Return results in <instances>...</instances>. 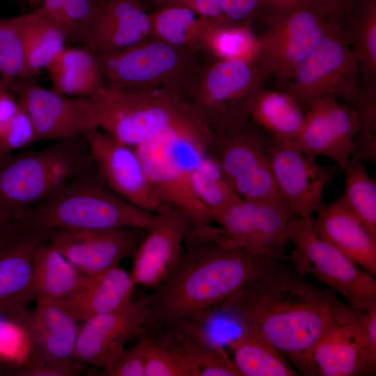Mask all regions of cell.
I'll return each mask as SVG.
<instances>
[{
    "mask_svg": "<svg viewBox=\"0 0 376 376\" xmlns=\"http://www.w3.org/2000/svg\"><path fill=\"white\" fill-rule=\"evenodd\" d=\"M91 98L98 128L134 148L169 130L207 126L184 95L169 89L123 91L104 86Z\"/></svg>",
    "mask_w": 376,
    "mask_h": 376,
    "instance_id": "52a82bcc",
    "label": "cell"
},
{
    "mask_svg": "<svg viewBox=\"0 0 376 376\" xmlns=\"http://www.w3.org/2000/svg\"><path fill=\"white\" fill-rule=\"evenodd\" d=\"M13 220L27 228L46 231L123 227L150 230L182 221L176 216L148 212L127 201L102 181L95 166Z\"/></svg>",
    "mask_w": 376,
    "mask_h": 376,
    "instance_id": "3957f363",
    "label": "cell"
},
{
    "mask_svg": "<svg viewBox=\"0 0 376 376\" xmlns=\"http://www.w3.org/2000/svg\"><path fill=\"white\" fill-rule=\"evenodd\" d=\"M143 334L173 351L190 376H241L232 357L196 322L146 324Z\"/></svg>",
    "mask_w": 376,
    "mask_h": 376,
    "instance_id": "44dd1931",
    "label": "cell"
},
{
    "mask_svg": "<svg viewBox=\"0 0 376 376\" xmlns=\"http://www.w3.org/2000/svg\"><path fill=\"white\" fill-rule=\"evenodd\" d=\"M210 131L207 155L220 166L240 197L281 198L270 167V136L251 120L246 109L225 116Z\"/></svg>",
    "mask_w": 376,
    "mask_h": 376,
    "instance_id": "ba28073f",
    "label": "cell"
},
{
    "mask_svg": "<svg viewBox=\"0 0 376 376\" xmlns=\"http://www.w3.org/2000/svg\"><path fill=\"white\" fill-rule=\"evenodd\" d=\"M363 88L376 91V0H359L342 20Z\"/></svg>",
    "mask_w": 376,
    "mask_h": 376,
    "instance_id": "4dcf8cb0",
    "label": "cell"
},
{
    "mask_svg": "<svg viewBox=\"0 0 376 376\" xmlns=\"http://www.w3.org/2000/svg\"><path fill=\"white\" fill-rule=\"evenodd\" d=\"M365 162L357 154L338 166L345 176L341 197L346 206L376 236V182L368 174Z\"/></svg>",
    "mask_w": 376,
    "mask_h": 376,
    "instance_id": "d590c367",
    "label": "cell"
},
{
    "mask_svg": "<svg viewBox=\"0 0 376 376\" xmlns=\"http://www.w3.org/2000/svg\"><path fill=\"white\" fill-rule=\"evenodd\" d=\"M26 77L47 68L65 47L63 31L39 8L23 14Z\"/></svg>",
    "mask_w": 376,
    "mask_h": 376,
    "instance_id": "d6a6232c",
    "label": "cell"
},
{
    "mask_svg": "<svg viewBox=\"0 0 376 376\" xmlns=\"http://www.w3.org/2000/svg\"><path fill=\"white\" fill-rule=\"evenodd\" d=\"M269 162L281 198L297 217L311 219L337 169L318 164L295 143L270 136Z\"/></svg>",
    "mask_w": 376,
    "mask_h": 376,
    "instance_id": "2e32d148",
    "label": "cell"
},
{
    "mask_svg": "<svg viewBox=\"0 0 376 376\" xmlns=\"http://www.w3.org/2000/svg\"><path fill=\"white\" fill-rule=\"evenodd\" d=\"M357 113L358 127L354 153L363 162H376V91L362 88L358 100L352 105Z\"/></svg>",
    "mask_w": 376,
    "mask_h": 376,
    "instance_id": "ab89813d",
    "label": "cell"
},
{
    "mask_svg": "<svg viewBox=\"0 0 376 376\" xmlns=\"http://www.w3.org/2000/svg\"><path fill=\"white\" fill-rule=\"evenodd\" d=\"M9 88L19 94L31 119L36 141L77 138L98 128L91 97L67 96L29 82L13 81Z\"/></svg>",
    "mask_w": 376,
    "mask_h": 376,
    "instance_id": "e0dca14e",
    "label": "cell"
},
{
    "mask_svg": "<svg viewBox=\"0 0 376 376\" xmlns=\"http://www.w3.org/2000/svg\"><path fill=\"white\" fill-rule=\"evenodd\" d=\"M144 230H148L58 228L49 231L48 241L79 272L90 275L133 256Z\"/></svg>",
    "mask_w": 376,
    "mask_h": 376,
    "instance_id": "ac0fdd59",
    "label": "cell"
},
{
    "mask_svg": "<svg viewBox=\"0 0 376 376\" xmlns=\"http://www.w3.org/2000/svg\"><path fill=\"white\" fill-rule=\"evenodd\" d=\"M15 114L7 120L0 123V160L36 141L31 119L19 102Z\"/></svg>",
    "mask_w": 376,
    "mask_h": 376,
    "instance_id": "b9f144b4",
    "label": "cell"
},
{
    "mask_svg": "<svg viewBox=\"0 0 376 376\" xmlns=\"http://www.w3.org/2000/svg\"><path fill=\"white\" fill-rule=\"evenodd\" d=\"M228 345L241 376H296L298 373L283 354L264 337L242 329Z\"/></svg>",
    "mask_w": 376,
    "mask_h": 376,
    "instance_id": "1f68e13d",
    "label": "cell"
},
{
    "mask_svg": "<svg viewBox=\"0 0 376 376\" xmlns=\"http://www.w3.org/2000/svg\"><path fill=\"white\" fill-rule=\"evenodd\" d=\"M285 259L219 306L242 329L267 339L298 369L328 324L353 308L331 289L306 280Z\"/></svg>",
    "mask_w": 376,
    "mask_h": 376,
    "instance_id": "7a4b0ae2",
    "label": "cell"
},
{
    "mask_svg": "<svg viewBox=\"0 0 376 376\" xmlns=\"http://www.w3.org/2000/svg\"><path fill=\"white\" fill-rule=\"evenodd\" d=\"M294 217L282 198L240 197L217 212L212 221L226 232L222 242L269 252L285 249L288 225Z\"/></svg>",
    "mask_w": 376,
    "mask_h": 376,
    "instance_id": "9a60e30c",
    "label": "cell"
},
{
    "mask_svg": "<svg viewBox=\"0 0 376 376\" xmlns=\"http://www.w3.org/2000/svg\"><path fill=\"white\" fill-rule=\"evenodd\" d=\"M362 336L357 375H373L376 370V306L361 312Z\"/></svg>",
    "mask_w": 376,
    "mask_h": 376,
    "instance_id": "7bdbcfd3",
    "label": "cell"
},
{
    "mask_svg": "<svg viewBox=\"0 0 376 376\" xmlns=\"http://www.w3.org/2000/svg\"><path fill=\"white\" fill-rule=\"evenodd\" d=\"M269 76L253 62L207 56L191 77L185 97L194 112L210 128L228 114L246 109L249 98L263 87Z\"/></svg>",
    "mask_w": 376,
    "mask_h": 376,
    "instance_id": "7c38bea8",
    "label": "cell"
},
{
    "mask_svg": "<svg viewBox=\"0 0 376 376\" xmlns=\"http://www.w3.org/2000/svg\"><path fill=\"white\" fill-rule=\"evenodd\" d=\"M267 0H220L224 19L234 24L250 25L259 17Z\"/></svg>",
    "mask_w": 376,
    "mask_h": 376,
    "instance_id": "bcb514c9",
    "label": "cell"
},
{
    "mask_svg": "<svg viewBox=\"0 0 376 376\" xmlns=\"http://www.w3.org/2000/svg\"><path fill=\"white\" fill-rule=\"evenodd\" d=\"M49 231L27 228L16 220L6 224L0 237V315L24 328L35 299L32 274L34 255Z\"/></svg>",
    "mask_w": 376,
    "mask_h": 376,
    "instance_id": "5bb4252c",
    "label": "cell"
},
{
    "mask_svg": "<svg viewBox=\"0 0 376 376\" xmlns=\"http://www.w3.org/2000/svg\"><path fill=\"white\" fill-rule=\"evenodd\" d=\"M139 339L144 352L146 376H190L173 351L143 334Z\"/></svg>",
    "mask_w": 376,
    "mask_h": 376,
    "instance_id": "60d3db41",
    "label": "cell"
},
{
    "mask_svg": "<svg viewBox=\"0 0 376 376\" xmlns=\"http://www.w3.org/2000/svg\"><path fill=\"white\" fill-rule=\"evenodd\" d=\"M284 86L304 111L327 97H340L354 105L362 86L358 62L342 22L297 65Z\"/></svg>",
    "mask_w": 376,
    "mask_h": 376,
    "instance_id": "8fae6325",
    "label": "cell"
},
{
    "mask_svg": "<svg viewBox=\"0 0 376 376\" xmlns=\"http://www.w3.org/2000/svg\"><path fill=\"white\" fill-rule=\"evenodd\" d=\"M145 3L143 0H104L84 47L95 53L109 52L150 38V15Z\"/></svg>",
    "mask_w": 376,
    "mask_h": 376,
    "instance_id": "cb8c5ba5",
    "label": "cell"
},
{
    "mask_svg": "<svg viewBox=\"0 0 376 376\" xmlns=\"http://www.w3.org/2000/svg\"><path fill=\"white\" fill-rule=\"evenodd\" d=\"M86 363L72 357L30 361L17 372L21 376H78L86 370Z\"/></svg>",
    "mask_w": 376,
    "mask_h": 376,
    "instance_id": "ee69618b",
    "label": "cell"
},
{
    "mask_svg": "<svg viewBox=\"0 0 376 376\" xmlns=\"http://www.w3.org/2000/svg\"><path fill=\"white\" fill-rule=\"evenodd\" d=\"M246 111L265 134L281 141L295 143L303 127L305 111L285 91L261 88L248 100Z\"/></svg>",
    "mask_w": 376,
    "mask_h": 376,
    "instance_id": "83f0119b",
    "label": "cell"
},
{
    "mask_svg": "<svg viewBox=\"0 0 376 376\" xmlns=\"http://www.w3.org/2000/svg\"><path fill=\"white\" fill-rule=\"evenodd\" d=\"M343 17L315 0H267L257 21V63L285 84Z\"/></svg>",
    "mask_w": 376,
    "mask_h": 376,
    "instance_id": "8992f818",
    "label": "cell"
},
{
    "mask_svg": "<svg viewBox=\"0 0 376 376\" xmlns=\"http://www.w3.org/2000/svg\"><path fill=\"white\" fill-rule=\"evenodd\" d=\"M97 54L109 88L123 91L164 88L185 96L191 77L207 56L152 37L125 49Z\"/></svg>",
    "mask_w": 376,
    "mask_h": 376,
    "instance_id": "9c48e42d",
    "label": "cell"
},
{
    "mask_svg": "<svg viewBox=\"0 0 376 376\" xmlns=\"http://www.w3.org/2000/svg\"><path fill=\"white\" fill-rule=\"evenodd\" d=\"M191 187L212 220L217 212L240 198L228 177L207 153L193 173Z\"/></svg>",
    "mask_w": 376,
    "mask_h": 376,
    "instance_id": "74e56055",
    "label": "cell"
},
{
    "mask_svg": "<svg viewBox=\"0 0 376 376\" xmlns=\"http://www.w3.org/2000/svg\"><path fill=\"white\" fill-rule=\"evenodd\" d=\"M135 284L130 273L118 265L86 275L77 289L58 304L79 322L130 304Z\"/></svg>",
    "mask_w": 376,
    "mask_h": 376,
    "instance_id": "d4e9b609",
    "label": "cell"
},
{
    "mask_svg": "<svg viewBox=\"0 0 376 376\" xmlns=\"http://www.w3.org/2000/svg\"><path fill=\"white\" fill-rule=\"evenodd\" d=\"M150 15L151 37L176 47L203 52V40L210 18L189 8L174 6L156 7Z\"/></svg>",
    "mask_w": 376,
    "mask_h": 376,
    "instance_id": "836d02e7",
    "label": "cell"
},
{
    "mask_svg": "<svg viewBox=\"0 0 376 376\" xmlns=\"http://www.w3.org/2000/svg\"><path fill=\"white\" fill-rule=\"evenodd\" d=\"M189 230L182 221L148 230L133 254L131 277L135 285L154 288L174 267Z\"/></svg>",
    "mask_w": 376,
    "mask_h": 376,
    "instance_id": "4316f807",
    "label": "cell"
},
{
    "mask_svg": "<svg viewBox=\"0 0 376 376\" xmlns=\"http://www.w3.org/2000/svg\"><path fill=\"white\" fill-rule=\"evenodd\" d=\"M284 251H253L189 229L174 267L144 299L146 324L205 320L214 308L286 258Z\"/></svg>",
    "mask_w": 376,
    "mask_h": 376,
    "instance_id": "6da1fadb",
    "label": "cell"
},
{
    "mask_svg": "<svg viewBox=\"0 0 376 376\" xmlns=\"http://www.w3.org/2000/svg\"><path fill=\"white\" fill-rule=\"evenodd\" d=\"M93 166L88 147L79 137L6 156L0 160V221L8 223L17 218Z\"/></svg>",
    "mask_w": 376,
    "mask_h": 376,
    "instance_id": "5b68a950",
    "label": "cell"
},
{
    "mask_svg": "<svg viewBox=\"0 0 376 376\" xmlns=\"http://www.w3.org/2000/svg\"><path fill=\"white\" fill-rule=\"evenodd\" d=\"M4 85H7V84H6L3 81L2 83H1V84H0V88H1L3 86H4ZM7 86H8V85H7Z\"/></svg>",
    "mask_w": 376,
    "mask_h": 376,
    "instance_id": "f907efd6",
    "label": "cell"
},
{
    "mask_svg": "<svg viewBox=\"0 0 376 376\" xmlns=\"http://www.w3.org/2000/svg\"><path fill=\"white\" fill-rule=\"evenodd\" d=\"M6 224L7 223H3L1 221H0V237L6 228Z\"/></svg>",
    "mask_w": 376,
    "mask_h": 376,
    "instance_id": "681fc988",
    "label": "cell"
},
{
    "mask_svg": "<svg viewBox=\"0 0 376 376\" xmlns=\"http://www.w3.org/2000/svg\"><path fill=\"white\" fill-rule=\"evenodd\" d=\"M137 343L125 348L107 368L102 370V376H146L145 357L142 344Z\"/></svg>",
    "mask_w": 376,
    "mask_h": 376,
    "instance_id": "f6af8a7d",
    "label": "cell"
},
{
    "mask_svg": "<svg viewBox=\"0 0 376 376\" xmlns=\"http://www.w3.org/2000/svg\"><path fill=\"white\" fill-rule=\"evenodd\" d=\"M0 77L8 86L26 77L23 15L0 17Z\"/></svg>",
    "mask_w": 376,
    "mask_h": 376,
    "instance_id": "f35d334b",
    "label": "cell"
},
{
    "mask_svg": "<svg viewBox=\"0 0 376 376\" xmlns=\"http://www.w3.org/2000/svg\"><path fill=\"white\" fill-rule=\"evenodd\" d=\"M154 8L165 6H181L189 8L198 15L210 19H224L220 0H146Z\"/></svg>",
    "mask_w": 376,
    "mask_h": 376,
    "instance_id": "7dc6e473",
    "label": "cell"
},
{
    "mask_svg": "<svg viewBox=\"0 0 376 376\" xmlns=\"http://www.w3.org/2000/svg\"><path fill=\"white\" fill-rule=\"evenodd\" d=\"M360 311L333 320L313 344L298 373L313 376L357 375L362 329Z\"/></svg>",
    "mask_w": 376,
    "mask_h": 376,
    "instance_id": "7402d4cb",
    "label": "cell"
},
{
    "mask_svg": "<svg viewBox=\"0 0 376 376\" xmlns=\"http://www.w3.org/2000/svg\"><path fill=\"white\" fill-rule=\"evenodd\" d=\"M104 0H43V13L65 33L67 39L84 42L93 30Z\"/></svg>",
    "mask_w": 376,
    "mask_h": 376,
    "instance_id": "8d00e7d4",
    "label": "cell"
},
{
    "mask_svg": "<svg viewBox=\"0 0 376 376\" xmlns=\"http://www.w3.org/2000/svg\"><path fill=\"white\" fill-rule=\"evenodd\" d=\"M341 17H344L359 0H315Z\"/></svg>",
    "mask_w": 376,
    "mask_h": 376,
    "instance_id": "c3c4849f",
    "label": "cell"
},
{
    "mask_svg": "<svg viewBox=\"0 0 376 376\" xmlns=\"http://www.w3.org/2000/svg\"><path fill=\"white\" fill-rule=\"evenodd\" d=\"M148 315L143 299L82 322L71 357L102 370L108 368L128 341L143 333Z\"/></svg>",
    "mask_w": 376,
    "mask_h": 376,
    "instance_id": "d6986e66",
    "label": "cell"
},
{
    "mask_svg": "<svg viewBox=\"0 0 376 376\" xmlns=\"http://www.w3.org/2000/svg\"><path fill=\"white\" fill-rule=\"evenodd\" d=\"M84 276L48 240L36 249L32 274L36 301L61 303L77 289Z\"/></svg>",
    "mask_w": 376,
    "mask_h": 376,
    "instance_id": "f546056e",
    "label": "cell"
},
{
    "mask_svg": "<svg viewBox=\"0 0 376 376\" xmlns=\"http://www.w3.org/2000/svg\"><path fill=\"white\" fill-rule=\"evenodd\" d=\"M316 235L357 265L376 274V236L346 206L341 197L323 201L311 219Z\"/></svg>",
    "mask_w": 376,
    "mask_h": 376,
    "instance_id": "603a6c76",
    "label": "cell"
},
{
    "mask_svg": "<svg viewBox=\"0 0 376 376\" xmlns=\"http://www.w3.org/2000/svg\"><path fill=\"white\" fill-rule=\"evenodd\" d=\"M82 137L100 178L112 191L146 211L178 217L159 196L134 147L100 128L86 132Z\"/></svg>",
    "mask_w": 376,
    "mask_h": 376,
    "instance_id": "4fadbf2b",
    "label": "cell"
},
{
    "mask_svg": "<svg viewBox=\"0 0 376 376\" xmlns=\"http://www.w3.org/2000/svg\"><path fill=\"white\" fill-rule=\"evenodd\" d=\"M2 82H3V81L1 80V77H0V84L2 83Z\"/></svg>",
    "mask_w": 376,
    "mask_h": 376,
    "instance_id": "816d5d0a",
    "label": "cell"
},
{
    "mask_svg": "<svg viewBox=\"0 0 376 376\" xmlns=\"http://www.w3.org/2000/svg\"><path fill=\"white\" fill-rule=\"evenodd\" d=\"M143 1L146 3V0H143Z\"/></svg>",
    "mask_w": 376,
    "mask_h": 376,
    "instance_id": "f5cc1de1",
    "label": "cell"
},
{
    "mask_svg": "<svg viewBox=\"0 0 376 376\" xmlns=\"http://www.w3.org/2000/svg\"><path fill=\"white\" fill-rule=\"evenodd\" d=\"M357 127V113L352 105L336 97H324L305 111L303 127L294 143L312 159L324 156L338 165L354 153Z\"/></svg>",
    "mask_w": 376,
    "mask_h": 376,
    "instance_id": "ffe728a7",
    "label": "cell"
},
{
    "mask_svg": "<svg viewBox=\"0 0 376 376\" xmlns=\"http://www.w3.org/2000/svg\"><path fill=\"white\" fill-rule=\"evenodd\" d=\"M203 52L219 59H240L257 63L259 39L252 26L210 19L204 37Z\"/></svg>",
    "mask_w": 376,
    "mask_h": 376,
    "instance_id": "e575fe53",
    "label": "cell"
},
{
    "mask_svg": "<svg viewBox=\"0 0 376 376\" xmlns=\"http://www.w3.org/2000/svg\"><path fill=\"white\" fill-rule=\"evenodd\" d=\"M210 133L207 126L175 128L134 147L159 196L189 229L212 222L191 187L193 173L207 153Z\"/></svg>",
    "mask_w": 376,
    "mask_h": 376,
    "instance_id": "277c9868",
    "label": "cell"
},
{
    "mask_svg": "<svg viewBox=\"0 0 376 376\" xmlns=\"http://www.w3.org/2000/svg\"><path fill=\"white\" fill-rule=\"evenodd\" d=\"M53 90L70 97H91L106 86L97 53L86 48L65 47L47 68Z\"/></svg>",
    "mask_w": 376,
    "mask_h": 376,
    "instance_id": "f1b7e54d",
    "label": "cell"
},
{
    "mask_svg": "<svg viewBox=\"0 0 376 376\" xmlns=\"http://www.w3.org/2000/svg\"><path fill=\"white\" fill-rule=\"evenodd\" d=\"M311 219L294 217L287 232L294 249L290 259L301 275L310 274L343 296L353 309L363 312L376 306V279L330 243L318 237Z\"/></svg>",
    "mask_w": 376,
    "mask_h": 376,
    "instance_id": "30bf717a",
    "label": "cell"
},
{
    "mask_svg": "<svg viewBox=\"0 0 376 376\" xmlns=\"http://www.w3.org/2000/svg\"><path fill=\"white\" fill-rule=\"evenodd\" d=\"M78 323L58 304L37 300L23 328L33 348L30 361L71 357L79 332Z\"/></svg>",
    "mask_w": 376,
    "mask_h": 376,
    "instance_id": "484cf974",
    "label": "cell"
}]
</instances>
